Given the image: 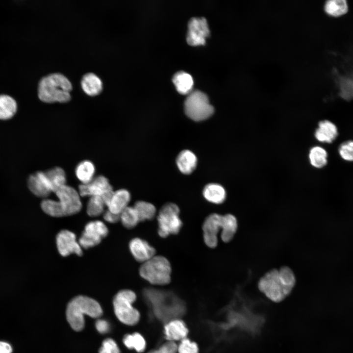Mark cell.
<instances>
[{
  "label": "cell",
  "mask_w": 353,
  "mask_h": 353,
  "mask_svg": "<svg viewBox=\"0 0 353 353\" xmlns=\"http://www.w3.org/2000/svg\"><path fill=\"white\" fill-rule=\"evenodd\" d=\"M16 101L11 97L0 95V119L7 120L12 118L17 110Z\"/></svg>",
  "instance_id": "26"
},
{
  "label": "cell",
  "mask_w": 353,
  "mask_h": 353,
  "mask_svg": "<svg viewBox=\"0 0 353 353\" xmlns=\"http://www.w3.org/2000/svg\"><path fill=\"white\" fill-rule=\"evenodd\" d=\"M28 186L37 197L46 198L52 190L45 172H38L31 175L28 179Z\"/></svg>",
  "instance_id": "16"
},
{
  "label": "cell",
  "mask_w": 353,
  "mask_h": 353,
  "mask_svg": "<svg viewBox=\"0 0 353 353\" xmlns=\"http://www.w3.org/2000/svg\"><path fill=\"white\" fill-rule=\"evenodd\" d=\"M130 195L126 189H120L113 193L106 206L110 212L120 215L128 206Z\"/></svg>",
  "instance_id": "19"
},
{
  "label": "cell",
  "mask_w": 353,
  "mask_h": 353,
  "mask_svg": "<svg viewBox=\"0 0 353 353\" xmlns=\"http://www.w3.org/2000/svg\"><path fill=\"white\" fill-rule=\"evenodd\" d=\"M81 85L85 93L92 96L98 95L102 89L101 79L93 73H87L82 76Z\"/></svg>",
  "instance_id": "22"
},
{
  "label": "cell",
  "mask_w": 353,
  "mask_h": 353,
  "mask_svg": "<svg viewBox=\"0 0 353 353\" xmlns=\"http://www.w3.org/2000/svg\"><path fill=\"white\" fill-rule=\"evenodd\" d=\"M202 194L206 200L214 204L223 203L227 197L224 187L217 183L207 184L203 189Z\"/></svg>",
  "instance_id": "21"
},
{
  "label": "cell",
  "mask_w": 353,
  "mask_h": 353,
  "mask_svg": "<svg viewBox=\"0 0 353 353\" xmlns=\"http://www.w3.org/2000/svg\"><path fill=\"white\" fill-rule=\"evenodd\" d=\"M308 157L311 165L316 168H323L328 162V153L325 149L320 146L312 147L310 150Z\"/></svg>",
  "instance_id": "28"
},
{
  "label": "cell",
  "mask_w": 353,
  "mask_h": 353,
  "mask_svg": "<svg viewBox=\"0 0 353 353\" xmlns=\"http://www.w3.org/2000/svg\"><path fill=\"white\" fill-rule=\"evenodd\" d=\"M186 115L195 121H202L211 117L214 112L207 95L199 90L192 91L184 101Z\"/></svg>",
  "instance_id": "8"
},
{
  "label": "cell",
  "mask_w": 353,
  "mask_h": 353,
  "mask_svg": "<svg viewBox=\"0 0 353 353\" xmlns=\"http://www.w3.org/2000/svg\"><path fill=\"white\" fill-rule=\"evenodd\" d=\"M95 172L94 164L88 160L81 162L78 164L75 170L76 176L82 184L90 182L94 178Z\"/></svg>",
  "instance_id": "25"
},
{
  "label": "cell",
  "mask_w": 353,
  "mask_h": 353,
  "mask_svg": "<svg viewBox=\"0 0 353 353\" xmlns=\"http://www.w3.org/2000/svg\"><path fill=\"white\" fill-rule=\"evenodd\" d=\"M165 337L168 341L182 340L186 338L188 329L184 322L178 319L169 321L164 327Z\"/></svg>",
  "instance_id": "17"
},
{
  "label": "cell",
  "mask_w": 353,
  "mask_h": 353,
  "mask_svg": "<svg viewBox=\"0 0 353 353\" xmlns=\"http://www.w3.org/2000/svg\"><path fill=\"white\" fill-rule=\"evenodd\" d=\"M50 182L52 192L55 193L58 189L66 185V175L64 170L60 167H55L45 172Z\"/></svg>",
  "instance_id": "24"
},
{
  "label": "cell",
  "mask_w": 353,
  "mask_h": 353,
  "mask_svg": "<svg viewBox=\"0 0 353 353\" xmlns=\"http://www.w3.org/2000/svg\"><path fill=\"white\" fill-rule=\"evenodd\" d=\"M296 282L292 270L288 266H282L265 273L259 279L257 287L270 301L279 303L290 294Z\"/></svg>",
  "instance_id": "1"
},
{
  "label": "cell",
  "mask_w": 353,
  "mask_h": 353,
  "mask_svg": "<svg viewBox=\"0 0 353 353\" xmlns=\"http://www.w3.org/2000/svg\"><path fill=\"white\" fill-rule=\"evenodd\" d=\"M176 163L178 169L182 173L188 175L195 169L197 165V158L192 151L185 150L178 154Z\"/></svg>",
  "instance_id": "20"
},
{
  "label": "cell",
  "mask_w": 353,
  "mask_h": 353,
  "mask_svg": "<svg viewBox=\"0 0 353 353\" xmlns=\"http://www.w3.org/2000/svg\"><path fill=\"white\" fill-rule=\"evenodd\" d=\"M136 299L135 293L127 289L120 291L113 299L115 314L118 320L125 325H134L140 319L139 311L132 306Z\"/></svg>",
  "instance_id": "7"
},
{
  "label": "cell",
  "mask_w": 353,
  "mask_h": 353,
  "mask_svg": "<svg viewBox=\"0 0 353 353\" xmlns=\"http://www.w3.org/2000/svg\"><path fill=\"white\" fill-rule=\"evenodd\" d=\"M325 9L330 15L339 16L347 12L348 5L345 0H330L326 2Z\"/></svg>",
  "instance_id": "31"
},
{
  "label": "cell",
  "mask_w": 353,
  "mask_h": 353,
  "mask_svg": "<svg viewBox=\"0 0 353 353\" xmlns=\"http://www.w3.org/2000/svg\"><path fill=\"white\" fill-rule=\"evenodd\" d=\"M125 346L129 349H134L138 353H142L146 348V341L139 333L126 334L123 340Z\"/></svg>",
  "instance_id": "29"
},
{
  "label": "cell",
  "mask_w": 353,
  "mask_h": 353,
  "mask_svg": "<svg viewBox=\"0 0 353 353\" xmlns=\"http://www.w3.org/2000/svg\"><path fill=\"white\" fill-rule=\"evenodd\" d=\"M177 352L178 353H199V349L195 342L186 338L181 340L177 346Z\"/></svg>",
  "instance_id": "35"
},
{
  "label": "cell",
  "mask_w": 353,
  "mask_h": 353,
  "mask_svg": "<svg viewBox=\"0 0 353 353\" xmlns=\"http://www.w3.org/2000/svg\"><path fill=\"white\" fill-rule=\"evenodd\" d=\"M95 327L98 331L101 334L107 333L110 330L109 323L103 319H98L95 323Z\"/></svg>",
  "instance_id": "38"
},
{
  "label": "cell",
  "mask_w": 353,
  "mask_h": 353,
  "mask_svg": "<svg viewBox=\"0 0 353 353\" xmlns=\"http://www.w3.org/2000/svg\"><path fill=\"white\" fill-rule=\"evenodd\" d=\"M12 349L11 345L4 341H0V353H12Z\"/></svg>",
  "instance_id": "40"
},
{
  "label": "cell",
  "mask_w": 353,
  "mask_h": 353,
  "mask_svg": "<svg viewBox=\"0 0 353 353\" xmlns=\"http://www.w3.org/2000/svg\"><path fill=\"white\" fill-rule=\"evenodd\" d=\"M186 40L191 46L203 45L209 36L210 30L206 20L203 18H192L188 23Z\"/></svg>",
  "instance_id": "13"
},
{
  "label": "cell",
  "mask_w": 353,
  "mask_h": 353,
  "mask_svg": "<svg viewBox=\"0 0 353 353\" xmlns=\"http://www.w3.org/2000/svg\"><path fill=\"white\" fill-rule=\"evenodd\" d=\"M129 248L133 257L138 262L144 263L155 255V250L147 241L140 238H134L129 243Z\"/></svg>",
  "instance_id": "15"
},
{
  "label": "cell",
  "mask_w": 353,
  "mask_h": 353,
  "mask_svg": "<svg viewBox=\"0 0 353 353\" xmlns=\"http://www.w3.org/2000/svg\"><path fill=\"white\" fill-rule=\"evenodd\" d=\"M55 193L64 216L74 215L80 211L82 207L80 195L74 188L66 184Z\"/></svg>",
  "instance_id": "12"
},
{
  "label": "cell",
  "mask_w": 353,
  "mask_h": 353,
  "mask_svg": "<svg viewBox=\"0 0 353 353\" xmlns=\"http://www.w3.org/2000/svg\"><path fill=\"white\" fill-rule=\"evenodd\" d=\"M108 233V229L104 223L93 221L87 223L79 238L78 243L81 248L88 249L100 244Z\"/></svg>",
  "instance_id": "11"
},
{
  "label": "cell",
  "mask_w": 353,
  "mask_h": 353,
  "mask_svg": "<svg viewBox=\"0 0 353 353\" xmlns=\"http://www.w3.org/2000/svg\"><path fill=\"white\" fill-rule=\"evenodd\" d=\"M105 206L101 197H90L87 205V213L91 217L99 216L103 213Z\"/></svg>",
  "instance_id": "32"
},
{
  "label": "cell",
  "mask_w": 353,
  "mask_h": 353,
  "mask_svg": "<svg viewBox=\"0 0 353 353\" xmlns=\"http://www.w3.org/2000/svg\"><path fill=\"white\" fill-rule=\"evenodd\" d=\"M338 129L336 125L328 120H323L318 124L314 136L319 142L331 143L337 137Z\"/></svg>",
  "instance_id": "18"
},
{
  "label": "cell",
  "mask_w": 353,
  "mask_h": 353,
  "mask_svg": "<svg viewBox=\"0 0 353 353\" xmlns=\"http://www.w3.org/2000/svg\"><path fill=\"white\" fill-rule=\"evenodd\" d=\"M112 187L104 176H99L90 182L79 186V194L82 197L100 196L107 205L113 193Z\"/></svg>",
  "instance_id": "10"
},
{
  "label": "cell",
  "mask_w": 353,
  "mask_h": 353,
  "mask_svg": "<svg viewBox=\"0 0 353 353\" xmlns=\"http://www.w3.org/2000/svg\"><path fill=\"white\" fill-rule=\"evenodd\" d=\"M179 208L174 203L163 205L157 215L158 234L162 238L178 233L182 227V222L179 217Z\"/></svg>",
  "instance_id": "9"
},
{
  "label": "cell",
  "mask_w": 353,
  "mask_h": 353,
  "mask_svg": "<svg viewBox=\"0 0 353 353\" xmlns=\"http://www.w3.org/2000/svg\"><path fill=\"white\" fill-rule=\"evenodd\" d=\"M120 221L124 227L128 229L135 227L140 222L134 207L129 206L120 214Z\"/></svg>",
  "instance_id": "30"
},
{
  "label": "cell",
  "mask_w": 353,
  "mask_h": 353,
  "mask_svg": "<svg viewBox=\"0 0 353 353\" xmlns=\"http://www.w3.org/2000/svg\"><path fill=\"white\" fill-rule=\"evenodd\" d=\"M102 313L99 303L85 296H78L71 300L66 308V318L71 328L75 331L81 330L85 325L84 316L98 318Z\"/></svg>",
  "instance_id": "5"
},
{
  "label": "cell",
  "mask_w": 353,
  "mask_h": 353,
  "mask_svg": "<svg viewBox=\"0 0 353 353\" xmlns=\"http://www.w3.org/2000/svg\"><path fill=\"white\" fill-rule=\"evenodd\" d=\"M238 228V222L231 214L221 215L212 213L208 215L202 224L203 238L204 243L210 248L217 247L218 234L221 230V238L225 243L233 238Z\"/></svg>",
  "instance_id": "2"
},
{
  "label": "cell",
  "mask_w": 353,
  "mask_h": 353,
  "mask_svg": "<svg viewBox=\"0 0 353 353\" xmlns=\"http://www.w3.org/2000/svg\"><path fill=\"white\" fill-rule=\"evenodd\" d=\"M338 152L344 160L353 161V141L349 140L342 143L338 148Z\"/></svg>",
  "instance_id": "34"
},
{
  "label": "cell",
  "mask_w": 353,
  "mask_h": 353,
  "mask_svg": "<svg viewBox=\"0 0 353 353\" xmlns=\"http://www.w3.org/2000/svg\"><path fill=\"white\" fill-rule=\"evenodd\" d=\"M41 207L45 213L50 216L54 217L64 216L62 208L57 201L50 199L44 200L41 203Z\"/></svg>",
  "instance_id": "33"
},
{
  "label": "cell",
  "mask_w": 353,
  "mask_h": 353,
  "mask_svg": "<svg viewBox=\"0 0 353 353\" xmlns=\"http://www.w3.org/2000/svg\"><path fill=\"white\" fill-rule=\"evenodd\" d=\"M177 92L182 95H188L193 91L194 81L192 76L183 71L176 73L172 79Z\"/></svg>",
  "instance_id": "23"
},
{
  "label": "cell",
  "mask_w": 353,
  "mask_h": 353,
  "mask_svg": "<svg viewBox=\"0 0 353 353\" xmlns=\"http://www.w3.org/2000/svg\"><path fill=\"white\" fill-rule=\"evenodd\" d=\"M72 85L64 75L56 73L43 77L39 81L38 95L45 102H66L71 99Z\"/></svg>",
  "instance_id": "4"
},
{
  "label": "cell",
  "mask_w": 353,
  "mask_h": 353,
  "mask_svg": "<svg viewBox=\"0 0 353 353\" xmlns=\"http://www.w3.org/2000/svg\"><path fill=\"white\" fill-rule=\"evenodd\" d=\"M133 207L137 212L140 221L152 220L156 215V208L150 202L143 201H137Z\"/></svg>",
  "instance_id": "27"
},
{
  "label": "cell",
  "mask_w": 353,
  "mask_h": 353,
  "mask_svg": "<svg viewBox=\"0 0 353 353\" xmlns=\"http://www.w3.org/2000/svg\"><path fill=\"white\" fill-rule=\"evenodd\" d=\"M144 295L151 305L155 315L160 320L171 321L184 312V303L171 292L147 288Z\"/></svg>",
  "instance_id": "3"
},
{
  "label": "cell",
  "mask_w": 353,
  "mask_h": 353,
  "mask_svg": "<svg viewBox=\"0 0 353 353\" xmlns=\"http://www.w3.org/2000/svg\"><path fill=\"white\" fill-rule=\"evenodd\" d=\"M177 345L174 341H168L162 344L158 349L150 351L148 353H176Z\"/></svg>",
  "instance_id": "37"
},
{
  "label": "cell",
  "mask_w": 353,
  "mask_h": 353,
  "mask_svg": "<svg viewBox=\"0 0 353 353\" xmlns=\"http://www.w3.org/2000/svg\"><path fill=\"white\" fill-rule=\"evenodd\" d=\"M57 248L59 253L63 256H67L71 253L80 256L82 254L81 247L76 239V236L73 232L62 230L56 237Z\"/></svg>",
  "instance_id": "14"
},
{
  "label": "cell",
  "mask_w": 353,
  "mask_h": 353,
  "mask_svg": "<svg viewBox=\"0 0 353 353\" xmlns=\"http://www.w3.org/2000/svg\"><path fill=\"white\" fill-rule=\"evenodd\" d=\"M171 265L162 255H156L143 263L139 269L140 276L152 285H164L171 279Z\"/></svg>",
  "instance_id": "6"
},
{
  "label": "cell",
  "mask_w": 353,
  "mask_h": 353,
  "mask_svg": "<svg viewBox=\"0 0 353 353\" xmlns=\"http://www.w3.org/2000/svg\"><path fill=\"white\" fill-rule=\"evenodd\" d=\"M99 353H120V351L114 340L107 338L102 342Z\"/></svg>",
  "instance_id": "36"
},
{
  "label": "cell",
  "mask_w": 353,
  "mask_h": 353,
  "mask_svg": "<svg viewBox=\"0 0 353 353\" xmlns=\"http://www.w3.org/2000/svg\"><path fill=\"white\" fill-rule=\"evenodd\" d=\"M103 218L106 222L114 224L120 221V215L114 214L107 210L103 214Z\"/></svg>",
  "instance_id": "39"
}]
</instances>
